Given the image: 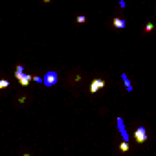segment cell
<instances>
[{
  "label": "cell",
  "mask_w": 156,
  "mask_h": 156,
  "mask_svg": "<svg viewBox=\"0 0 156 156\" xmlns=\"http://www.w3.org/2000/svg\"><path fill=\"white\" fill-rule=\"evenodd\" d=\"M57 81H59V75H57V72H53V70H50V72H46L44 73V77H42V85L44 87H55L57 85Z\"/></svg>",
  "instance_id": "1"
},
{
  "label": "cell",
  "mask_w": 156,
  "mask_h": 156,
  "mask_svg": "<svg viewBox=\"0 0 156 156\" xmlns=\"http://www.w3.org/2000/svg\"><path fill=\"white\" fill-rule=\"evenodd\" d=\"M132 138H134V141L140 143V145L145 143V141H147V129H145L143 125H140V127L136 129V132L132 134Z\"/></svg>",
  "instance_id": "2"
},
{
  "label": "cell",
  "mask_w": 156,
  "mask_h": 156,
  "mask_svg": "<svg viewBox=\"0 0 156 156\" xmlns=\"http://www.w3.org/2000/svg\"><path fill=\"white\" fill-rule=\"evenodd\" d=\"M118 130H119V134H121V138H123V141L125 143H129V140H130V136H129V132H127V129H125V123H123V118H118Z\"/></svg>",
  "instance_id": "3"
},
{
  "label": "cell",
  "mask_w": 156,
  "mask_h": 156,
  "mask_svg": "<svg viewBox=\"0 0 156 156\" xmlns=\"http://www.w3.org/2000/svg\"><path fill=\"white\" fill-rule=\"evenodd\" d=\"M15 77L19 79V83H20L22 87H28V85L31 83V75H28V73H24V72H15Z\"/></svg>",
  "instance_id": "4"
},
{
  "label": "cell",
  "mask_w": 156,
  "mask_h": 156,
  "mask_svg": "<svg viewBox=\"0 0 156 156\" xmlns=\"http://www.w3.org/2000/svg\"><path fill=\"white\" fill-rule=\"evenodd\" d=\"M105 85H107V83H105L103 79H94V81L90 83V88H88V90H90V94H96V92H99L101 88H105Z\"/></svg>",
  "instance_id": "5"
},
{
  "label": "cell",
  "mask_w": 156,
  "mask_h": 156,
  "mask_svg": "<svg viewBox=\"0 0 156 156\" xmlns=\"http://www.w3.org/2000/svg\"><path fill=\"white\" fill-rule=\"evenodd\" d=\"M112 26H114V28H118V30H123V28L127 26V22H125L123 19H118V17H116V19L112 20Z\"/></svg>",
  "instance_id": "6"
},
{
  "label": "cell",
  "mask_w": 156,
  "mask_h": 156,
  "mask_svg": "<svg viewBox=\"0 0 156 156\" xmlns=\"http://www.w3.org/2000/svg\"><path fill=\"white\" fill-rule=\"evenodd\" d=\"M121 79H123V83H125L127 92H132V83H130V79H129V75H127V73H121Z\"/></svg>",
  "instance_id": "7"
},
{
  "label": "cell",
  "mask_w": 156,
  "mask_h": 156,
  "mask_svg": "<svg viewBox=\"0 0 156 156\" xmlns=\"http://www.w3.org/2000/svg\"><path fill=\"white\" fill-rule=\"evenodd\" d=\"M9 87V81L8 79H0V90H2V88H8Z\"/></svg>",
  "instance_id": "8"
},
{
  "label": "cell",
  "mask_w": 156,
  "mask_h": 156,
  "mask_svg": "<svg viewBox=\"0 0 156 156\" xmlns=\"http://www.w3.org/2000/svg\"><path fill=\"white\" fill-rule=\"evenodd\" d=\"M119 151H121V152H127V151H129V143L121 141V145H119Z\"/></svg>",
  "instance_id": "9"
},
{
  "label": "cell",
  "mask_w": 156,
  "mask_h": 156,
  "mask_svg": "<svg viewBox=\"0 0 156 156\" xmlns=\"http://www.w3.org/2000/svg\"><path fill=\"white\" fill-rule=\"evenodd\" d=\"M75 22H77V24H85V22H87V17H83V15H79V17H77V19H75Z\"/></svg>",
  "instance_id": "10"
},
{
  "label": "cell",
  "mask_w": 156,
  "mask_h": 156,
  "mask_svg": "<svg viewBox=\"0 0 156 156\" xmlns=\"http://www.w3.org/2000/svg\"><path fill=\"white\" fill-rule=\"evenodd\" d=\"M152 28H154V26H152L151 22H147V24H145V28H143V31H145V33H149V31H152Z\"/></svg>",
  "instance_id": "11"
},
{
  "label": "cell",
  "mask_w": 156,
  "mask_h": 156,
  "mask_svg": "<svg viewBox=\"0 0 156 156\" xmlns=\"http://www.w3.org/2000/svg\"><path fill=\"white\" fill-rule=\"evenodd\" d=\"M19 103H20V105H24V103H26V96H22V98H19Z\"/></svg>",
  "instance_id": "12"
},
{
  "label": "cell",
  "mask_w": 156,
  "mask_h": 156,
  "mask_svg": "<svg viewBox=\"0 0 156 156\" xmlns=\"http://www.w3.org/2000/svg\"><path fill=\"white\" fill-rule=\"evenodd\" d=\"M15 72H24V66H22V64H19V66H17V70H15Z\"/></svg>",
  "instance_id": "13"
},
{
  "label": "cell",
  "mask_w": 156,
  "mask_h": 156,
  "mask_svg": "<svg viewBox=\"0 0 156 156\" xmlns=\"http://www.w3.org/2000/svg\"><path fill=\"white\" fill-rule=\"evenodd\" d=\"M44 2H46V4H48V2H50V0H44Z\"/></svg>",
  "instance_id": "14"
},
{
  "label": "cell",
  "mask_w": 156,
  "mask_h": 156,
  "mask_svg": "<svg viewBox=\"0 0 156 156\" xmlns=\"http://www.w3.org/2000/svg\"><path fill=\"white\" fill-rule=\"evenodd\" d=\"M24 156H30V154H24Z\"/></svg>",
  "instance_id": "15"
}]
</instances>
